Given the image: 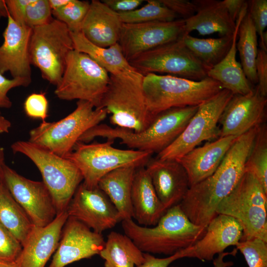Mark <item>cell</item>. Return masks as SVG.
I'll use <instances>...</instances> for the list:
<instances>
[{
  "label": "cell",
  "mask_w": 267,
  "mask_h": 267,
  "mask_svg": "<svg viewBox=\"0 0 267 267\" xmlns=\"http://www.w3.org/2000/svg\"><path fill=\"white\" fill-rule=\"evenodd\" d=\"M255 70L258 79L257 86L261 94L267 95V51L258 48L255 63Z\"/></svg>",
  "instance_id": "obj_44"
},
{
  "label": "cell",
  "mask_w": 267,
  "mask_h": 267,
  "mask_svg": "<svg viewBox=\"0 0 267 267\" xmlns=\"http://www.w3.org/2000/svg\"><path fill=\"white\" fill-rule=\"evenodd\" d=\"M8 12L5 0H0V19L2 17L7 18Z\"/></svg>",
  "instance_id": "obj_53"
},
{
  "label": "cell",
  "mask_w": 267,
  "mask_h": 267,
  "mask_svg": "<svg viewBox=\"0 0 267 267\" xmlns=\"http://www.w3.org/2000/svg\"></svg>",
  "instance_id": "obj_55"
},
{
  "label": "cell",
  "mask_w": 267,
  "mask_h": 267,
  "mask_svg": "<svg viewBox=\"0 0 267 267\" xmlns=\"http://www.w3.org/2000/svg\"><path fill=\"white\" fill-rule=\"evenodd\" d=\"M48 0H33L26 7L24 24L32 29L47 24L54 18Z\"/></svg>",
  "instance_id": "obj_38"
},
{
  "label": "cell",
  "mask_w": 267,
  "mask_h": 267,
  "mask_svg": "<svg viewBox=\"0 0 267 267\" xmlns=\"http://www.w3.org/2000/svg\"><path fill=\"white\" fill-rule=\"evenodd\" d=\"M105 242L102 234L94 232L74 218L68 217L48 267H65L99 255Z\"/></svg>",
  "instance_id": "obj_18"
},
{
  "label": "cell",
  "mask_w": 267,
  "mask_h": 267,
  "mask_svg": "<svg viewBox=\"0 0 267 267\" xmlns=\"http://www.w3.org/2000/svg\"><path fill=\"white\" fill-rule=\"evenodd\" d=\"M232 39L233 35L208 39L198 38L190 34L182 36L186 47L208 70L225 56Z\"/></svg>",
  "instance_id": "obj_33"
},
{
  "label": "cell",
  "mask_w": 267,
  "mask_h": 267,
  "mask_svg": "<svg viewBox=\"0 0 267 267\" xmlns=\"http://www.w3.org/2000/svg\"><path fill=\"white\" fill-rule=\"evenodd\" d=\"M89 5L88 1L70 0L62 7L52 10V14L54 19L65 24L71 32H80Z\"/></svg>",
  "instance_id": "obj_36"
},
{
  "label": "cell",
  "mask_w": 267,
  "mask_h": 267,
  "mask_svg": "<svg viewBox=\"0 0 267 267\" xmlns=\"http://www.w3.org/2000/svg\"><path fill=\"white\" fill-rule=\"evenodd\" d=\"M48 103L45 92L33 93L25 99L24 109L27 116L46 121Z\"/></svg>",
  "instance_id": "obj_40"
},
{
  "label": "cell",
  "mask_w": 267,
  "mask_h": 267,
  "mask_svg": "<svg viewBox=\"0 0 267 267\" xmlns=\"http://www.w3.org/2000/svg\"><path fill=\"white\" fill-rule=\"evenodd\" d=\"M245 170L252 172L267 192V128L265 124L259 127Z\"/></svg>",
  "instance_id": "obj_34"
},
{
  "label": "cell",
  "mask_w": 267,
  "mask_h": 267,
  "mask_svg": "<svg viewBox=\"0 0 267 267\" xmlns=\"http://www.w3.org/2000/svg\"><path fill=\"white\" fill-rule=\"evenodd\" d=\"M247 4V11L261 39L267 26V0H250Z\"/></svg>",
  "instance_id": "obj_41"
},
{
  "label": "cell",
  "mask_w": 267,
  "mask_h": 267,
  "mask_svg": "<svg viewBox=\"0 0 267 267\" xmlns=\"http://www.w3.org/2000/svg\"><path fill=\"white\" fill-rule=\"evenodd\" d=\"M233 95L229 90L222 89L199 105L182 132L169 146L157 154L156 158L176 160L202 141L219 137L218 124Z\"/></svg>",
  "instance_id": "obj_13"
},
{
  "label": "cell",
  "mask_w": 267,
  "mask_h": 267,
  "mask_svg": "<svg viewBox=\"0 0 267 267\" xmlns=\"http://www.w3.org/2000/svg\"><path fill=\"white\" fill-rule=\"evenodd\" d=\"M122 227L143 253L169 256L192 246L206 229L190 221L179 204L168 209L153 227L139 225L132 219L122 221Z\"/></svg>",
  "instance_id": "obj_3"
},
{
  "label": "cell",
  "mask_w": 267,
  "mask_h": 267,
  "mask_svg": "<svg viewBox=\"0 0 267 267\" xmlns=\"http://www.w3.org/2000/svg\"><path fill=\"white\" fill-rule=\"evenodd\" d=\"M71 35L74 49L88 55L109 75L122 76L140 74L126 59L118 43L108 47H102L92 44L81 32H71Z\"/></svg>",
  "instance_id": "obj_28"
},
{
  "label": "cell",
  "mask_w": 267,
  "mask_h": 267,
  "mask_svg": "<svg viewBox=\"0 0 267 267\" xmlns=\"http://www.w3.org/2000/svg\"><path fill=\"white\" fill-rule=\"evenodd\" d=\"M198 107H175L163 111L154 116L150 125L139 132L100 123L84 134L79 141L89 143L96 137L119 139L131 149L158 154L180 135Z\"/></svg>",
  "instance_id": "obj_2"
},
{
  "label": "cell",
  "mask_w": 267,
  "mask_h": 267,
  "mask_svg": "<svg viewBox=\"0 0 267 267\" xmlns=\"http://www.w3.org/2000/svg\"><path fill=\"white\" fill-rule=\"evenodd\" d=\"M122 23L134 24L151 21H172L178 15L159 0H148L143 6L133 11L118 13Z\"/></svg>",
  "instance_id": "obj_35"
},
{
  "label": "cell",
  "mask_w": 267,
  "mask_h": 267,
  "mask_svg": "<svg viewBox=\"0 0 267 267\" xmlns=\"http://www.w3.org/2000/svg\"><path fill=\"white\" fill-rule=\"evenodd\" d=\"M145 167L165 210L178 205L190 188L187 174L180 163L175 159L150 158Z\"/></svg>",
  "instance_id": "obj_19"
},
{
  "label": "cell",
  "mask_w": 267,
  "mask_h": 267,
  "mask_svg": "<svg viewBox=\"0 0 267 267\" xmlns=\"http://www.w3.org/2000/svg\"><path fill=\"white\" fill-rule=\"evenodd\" d=\"M216 213L238 222L243 230L240 241L259 238L267 242V192L252 172L245 170L237 184L218 205Z\"/></svg>",
  "instance_id": "obj_5"
},
{
  "label": "cell",
  "mask_w": 267,
  "mask_h": 267,
  "mask_svg": "<svg viewBox=\"0 0 267 267\" xmlns=\"http://www.w3.org/2000/svg\"><path fill=\"white\" fill-rule=\"evenodd\" d=\"M22 250V246L20 241L0 223V260L16 261Z\"/></svg>",
  "instance_id": "obj_39"
},
{
  "label": "cell",
  "mask_w": 267,
  "mask_h": 267,
  "mask_svg": "<svg viewBox=\"0 0 267 267\" xmlns=\"http://www.w3.org/2000/svg\"><path fill=\"white\" fill-rule=\"evenodd\" d=\"M143 76L110 75L100 107L111 114L113 125L139 132L152 122L153 117L148 110L142 88Z\"/></svg>",
  "instance_id": "obj_8"
},
{
  "label": "cell",
  "mask_w": 267,
  "mask_h": 267,
  "mask_svg": "<svg viewBox=\"0 0 267 267\" xmlns=\"http://www.w3.org/2000/svg\"><path fill=\"white\" fill-rule=\"evenodd\" d=\"M138 72L163 73L193 81L207 77L208 70L180 38L151 49L129 61Z\"/></svg>",
  "instance_id": "obj_12"
},
{
  "label": "cell",
  "mask_w": 267,
  "mask_h": 267,
  "mask_svg": "<svg viewBox=\"0 0 267 267\" xmlns=\"http://www.w3.org/2000/svg\"><path fill=\"white\" fill-rule=\"evenodd\" d=\"M136 168L133 166L117 168L102 177L98 183V187L116 208L122 221L133 218L131 192Z\"/></svg>",
  "instance_id": "obj_29"
},
{
  "label": "cell",
  "mask_w": 267,
  "mask_h": 267,
  "mask_svg": "<svg viewBox=\"0 0 267 267\" xmlns=\"http://www.w3.org/2000/svg\"><path fill=\"white\" fill-rule=\"evenodd\" d=\"M33 0H5L8 14L18 25L25 26L24 16L27 6Z\"/></svg>",
  "instance_id": "obj_46"
},
{
  "label": "cell",
  "mask_w": 267,
  "mask_h": 267,
  "mask_svg": "<svg viewBox=\"0 0 267 267\" xmlns=\"http://www.w3.org/2000/svg\"><path fill=\"white\" fill-rule=\"evenodd\" d=\"M110 8L117 13L133 11L144 1L142 0H103Z\"/></svg>",
  "instance_id": "obj_47"
},
{
  "label": "cell",
  "mask_w": 267,
  "mask_h": 267,
  "mask_svg": "<svg viewBox=\"0 0 267 267\" xmlns=\"http://www.w3.org/2000/svg\"><path fill=\"white\" fill-rule=\"evenodd\" d=\"M73 49L71 32L61 21L54 18L47 24L32 29L29 47L31 64L52 85L56 87L60 83L67 56Z\"/></svg>",
  "instance_id": "obj_10"
},
{
  "label": "cell",
  "mask_w": 267,
  "mask_h": 267,
  "mask_svg": "<svg viewBox=\"0 0 267 267\" xmlns=\"http://www.w3.org/2000/svg\"><path fill=\"white\" fill-rule=\"evenodd\" d=\"M257 35L247 11L239 26L236 47L239 52L241 66L247 78L253 86L258 84L255 70L258 50Z\"/></svg>",
  "instance_id": "obj_32"
},
{
  "label": "cell",
  "mask_w": 267,
  "mask_h": 267,
  "mask_svg": "<svg viewBox=\"0 0 267 267\" xmlns=\"http://www.w3.org/2000/svg\"><path fill=\"white\" fill-rule=\"evenodd\" d=\"M236 247L243 255L248 267H267V242L255 238L240 241Z\"/></svg>",
  "instance_id": "obj_37"
},
{
  "label": "cell",
  "mask_w": 267,
  "mask_h": 267,
  "mask_svg": "<svg viewBox=\"0 0 267 267\" xmlns=\"http://www.w3.org/2000/svg\"><path fill=\"white\" fill-rule=\"evenodd\" d=\"M3 148L0 145V185L4 183L3 168L5 165Z\"/></svg>",
  "instance_id": "obj_51"
},
{
  "label": "cell",
  "mask_w": 267,
  "mask_h": 267,
  "mask_svg": "<svg viewBox=\"0 0 267 267\" xmlns=\"http://www.w3.org/2000/svg\"><path fill=\"white\" fill-rule=\"evenodd\" d=\"M67 211L57 214L48 224L33 225L17 261L19 267H44L58 247L63 227L68 218Z\"/></svg>",
  "instance_id": "obj_21"
},
{
  "label": "cell",
  "mask_w": 267,
  "mask_h": 267,
  "mask_svg": "<svg viewBox=\"0 0 267 267\" xmlns=\"http://www.w3.org/2000/svg\"><path fill=\"white\" fill-rule=\"evenodd\" d=\"M104 108H95L90 102L78 100L75 110L64 118L42 122L29 132V141L59 156L65 157L80 138L100 124L108 115Z\"/></svg>",
  "instance_id": "obj_7"
},
{
  "label": "cell",
  "mask_w": 267,
  "mask_h": 267,
  "mask_svg": "<svg viewBox=\"0 0 267 267\" xmlns=\"http://www.w3.org/2000/svg\"><path fill=\"white\" fill-rule=\"evenodd\" d=\"M99 255L104 267H135L144 260L143 253L126 235L111 231Z\"/></svg>",
  "instance_id": "obj_30"
},
{
  "label": "cell",
  "mask_w": 267,
  "mask_h": 267,
  "mask_svg": "<svg viewBox=\"0 0 267 267\" xmlns=\"http://www.w3.org/2000/svg\"><path fill=\"white\" fill-rule=\"evenodd\" d=\"M0 223L15 236L22 246L34 225L5 183L0 185Z\"/></svg>",
  "instance_id": "obj_31"
},
{
  "label": "cell",
  "mask_w": 267,
  "mask_h": 267,
  "mask_svg": "<svg viewBox=\"0 0 267 267\" xmlns=\"http://www.w3.org/2000/svg\"><path fill=\"white\" fill-rule=\"evenodd\" d=\"M237 250L234 249L229 252H222L218 254V256L213 259L214 267H229L233 265V263L231 262H224V258L227 255L235 256L237 253Z\"/></svg>",
  "instance_id": "obj_49"
},
{
  "label": "cell",
  "mask_w": 267,
  "mask_h": 267,
  "mask_svg": "<svg viewBox=\"0 0 267 267\" xmlns=\"http://www.w3.org/2000/svg\"><path fill=\"white\" fill-rule=\"evenodd\" d=\"M222 2L232 20L235 22L246 2L244 0H223Z\"/></svg>",
  "instance_id": "obj_48"
},
{
  "label": "cell",
  "mask_w": 267,
  "mask_h": 267,
  "mask_svg": "<svg viewBox=\"0 0 267 267\" xmlns=\"http://www.w3.org/2000/svg\"><path fill=\"white\" fill-rule=\"evenodd\" d=\"M110 80L109 73L88 55L75 49L68 54L54 94L59 99L84 100L100 108Z\"/></svg>",
  "instance_id": "obj_11"
},
{
  "label": "cell",
  "mask_w": 267,
  "mask_h": 267,
  "mask_svg": "<svg viewBox=\"0 0 267 267\" xmlns=\"http://www.w3.org/2000/svg\"><path fill=\"white\" fill-rule=\"evenodd\" d=\"M184 20L123 23L118 44L129 61L140 54L175 41L184 34Z\"/></svg>",
  "instance_id": "obj_15"
},
{
  "label": "cell",
  "mask_w": 267,
  "mask_h": 267,
  "mask_svg": "<svg viewBox=\"0 0 267 267\" xmlns=\"http://www.w3.org/2000/svg\"><path fill=\"white\" fill-rule=\"evenodd\" d=\"M196 12L184 20V34L193 31L205 36L218 33L220 37L232 36L235 28L234 22L229 16L222 1L194 0Z\"/></svg>",
  "instance_id": "obj_25"
},
{
  "label": "cell",
  "mask_w": 267,
  "mask_h": 267,
  "mask_svg": "<svg viewBox=\"0 0 267 267\" xmlns=\"http://www.w3.org/2000/svg\"><path fill=\"white\" fill-rule=\"evenodd\" d=\"M142 88L148 110L153 117L172 108L199 106L223 89L219 82L208 77L193 81L155 73L143 76Z\"/></svg>",
  "instance_id": "obj_4"
},
{
  "label": "cell",
  "mask_w": 267,
  "mask_h": 267,
  "mask_svg": "<svg viewBox=\"0 0 267 267\" xmlns=\"http://www.w3.org/2000/svg\"><path fill=\"white\" fill-rule=\"evenodd\" d=\"M52 10L58 9L66 5L70 0H48Z\"/></svg>",
  "instance_id": "obj_52"
},
{
  "label": "cell",
  "mask_w": 267,
  "mask_h": 267,
  "mask_svg": "<svg viewBox=\"0 0 267 267\" xmlns=\"http://www.w3.org/2000/svg\"><path fill=\"white\" fill-rule=\"evenodd\" d=\"M11 127L9 120L2 115L0 116V134L8 133Z\"/></svg>",
  "instance_id": "obj_50"
},
{
  "label": "cell",
  "mask_w": 267,
  "mask_h": 267,
  "mask_svg": "<svg viewBox=\"0 0 267 267\" xmlns=\"http://www.w3.org/2000/svg\"><path fill=\"white\" fill-rule=\"evenodd\" d=\"M114 140L104 142L84 143L78 141L65 158L79 169L83 184L95 187L100 178L117 168L133 166H145L152 154L134 149H121L113 146Z\"/></svg>",
  "instance_id": "obj_9"
},
{
  "label": "cell",
  "mask_w": 267,
  "mask_h": 267,
  "mask_svg": "<svg viewBox=\"0 0 267 267\" xmlns=\"http://www.w3.org/2000/svg\"><path fill=\"white\" fill-rule=\"evenodd\" d=\"M243 235L242 227L234 218L218 214L209 223L204 236L192 247L190 258L212 261L216 254L236 246Z\"/></svg>",
  "instance_id": "obj_22"
},
{
  "label": "cell",
  "mask_w": 267,
  "mask_h": 267,
  "mask_svg": "<svg viewBox=\"0 0 267 267\" xmlns=\"http://www.w3.org/2000/svg\"><path fill=\"white\" fill-rule=\"evenodd\" d=\"M246 1L235 22L231 46L225 56L207 72V76L219 82L223 89L231 91L233 94H246L254 88L247 78L240 63L236 60L239 26L247 12Z\"/></svg>",
  "instance_id": "obj_27"
},
{
  "label": "cell",
  "mask_w": 267,
  "mask_h": 267,
  "mask_svg": "<svg viewBox=\"0 0 267 267\" xmlns=\"http://www.w3.org/2000/svg\"><path fill=\"white\" fill-rule=\"evenodd\" d=\"M164 6L173 11L177 15L186 20L192 16L196 12V6L193 1L187 0H159Z\"/></svg>",
  "instance_id": "obj_45"
},
{
  "label": "cell",
  "mask_w": 267,
  "mask_h": 267,
  "mask_svg": "<svg viewBox=\"0 0 267 267\" xmlns=\"http://www.w3.org/2000/svg\"><path fill=\"white\" fill-rule=\"evenodd\" d=\"M267 104V97L257 85L246 94H233L220 117L219 137H238L260 126L265 119Z\"/></svg>",
  "instance_id": "obj_17"
},
{
  "label": "cell",
  "mask_w": 267,
  "mask_h": 267,
  "mask_svg": "<svg viewBox=\"0 0 267 267\" xmlns=\"http://www.w3.org/2000/svg\"><path fill=\"white\" fill-rule=\"evenodd\" d=\"M123 23L119 14L98 0L90 2L81 32L92 44L108 47L118 43Z\"/></svg>",
  "instance_id": "obj_24"
},
{
  "label": "cell",
  "mask_w": 267,
  "mask_h": 267,
  "mask_svg": "<svg viewBox=\"0 0 267 267\" xmlns=\"http://www.w3.org/2000/svg\"><path fill=\"white\" fill-rule=\"evenodd\" d=\"M191 251V247H190L164 258H156L150 253H143L144 262L135 267H168L170 264L178 259L189 258Z\"/></svg>",
  "instance_id": "obj_43"
},
{
  "label": "cell",
  "mask_w": 267,
  "mask_h": 267,
  "mask_svg": "<svg viewBox=\"0 0 267 267\" xmlns=\"http://www.w3.org/2000/svg\"><path fill=\"white\" fill-rule=\"evenodd\" d=\"M259 127L238 137L210 177L190 187L179 205L194 224L206 228L221 202L234 188L245 171Z\"/></svg>",
  "instance_id": "obj_1"
},
{
  "label": "cell",
  "mask_w": 267,
  "mask_h": 267,
  "mask_svg": "<svg viewBox=\"0 0 267 267\" xmlns=\"http://www.w3.org/2000/svg\"><path fill=\"white\" fill-rule=\"evenodd\" d=\"M14 153L22 154L35 165L49 190L57 215L66 212L69 203L83 181L82 174L70 160L59 156L29 140H18L11 145Z\"/></svg>",
  "instance_id": "obj_6"
},
{
  "label": "cell",
  "mask_w": 267,
  "mask_h": 267,
  "mask_svg": "<svg viewBox=\"0 0 267 267\" xmlns=\"http://www.w3.org/2000/svg\"><path fill=\"white\" fill-rule=\"evenodd\" d=\"M32 29L17 24L8 14L0 46V73L9 72L13 78L31 82L29 47Z\"/></svg>",
  "instance_id": "obj_20"
},
{
  "label": "cell",
  "mask_w": 267,
  "mask_h": 267,
  "mask_svg": "<svg viewBox=\"0 0 267 267\" xmlns=\"http://www.w3.org/2000/svg\"><path fill=\"white\" fill-rule=\"evenodd\" d=\"M30 83L31 82L22 78L8 79L0 73V109H8L12 106V102L7 95L10 90L16 87L28 86Z\"/></svg>",
  "instance_id": "obj_42"
},
{
  "label": "cell",
  "mask_w": 267,
  "mask_h": 267,
  "mask_svg": "<svg viewBox=\"0 0 267 267\" xmlns=\"http://www.w3.org/2000/svg\"><path fill=\"white\" fill-rule=\"evenodd\" d=\"M3 175L6 186L34 225L45 226L55 219L57 212L54 201L43 181L26 178L6 164Z\"/></svg>",
  "instance_id": "obj_14"
},
{
  "label": "cell",
  "mask_w": 267,
  "mask_h": 267,
  "mask_svg": "<svg viewBox=\"0 0 267 267\" xmlns=\"http://www.w3.org/2000/svg\"><path fill=\"white\" fill-rule=\"evenodd\" d=\"M131 203L133 218L138 224L144 226L156 225L166 211L157 195L145 166L135 170Z\"/></svg>",
  "instance_id": "obj_26"
},
{
  "label": "cell",
  "mask_w": 267,
  "mask_h": 267,
  "mask_svg": "<svg viewBox=\"0 0 267 267\" xmlns=\"http://www.w3.org/2000/svg\"><path fill=\"white\" fill-rule=\"evenodd\" d=\"M66 211L69 217L100 234L122 221L115 207L98 186L89 188L83 182L77 189Z\"/></svg>",
  "instance_id": "obj_16"
},
{
  "label": "cell",
  "mask_w": 267,
  "mask_h": 267,
  "mask_svg": "<svg viewBox=\"0 0 267 267\" xmlns=\"http://www.w3.org/2000/svg\"><path fill=\"white\" fill-rule=\"evenodd\" d=\"M0 267H19V266L17 260L14 262L0 260Z\"/></svg>",
  "instance_id": "obj_54"
},
{
  "label": "cell",
  "mask_w": 267,
  "mask_h": 267,
  "mask_svg": "<svg viewBox=\"0 0 267 267\" xmlns=\"http://www.w3.org/2000/svg\"><path fill=\"white\" fill-rule=\"evenodd\" d=\"M237 138L233 136L219 137L216 140L194 148L176 159L185 169L190 187L205 179L215 172Z\"/></svg>",
  "instance_id": "obj_23"
}]
</instances>
